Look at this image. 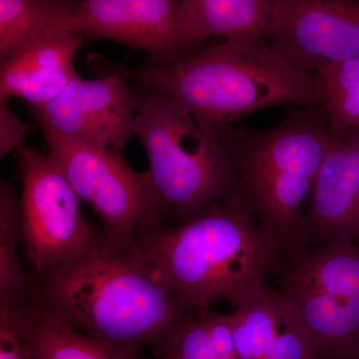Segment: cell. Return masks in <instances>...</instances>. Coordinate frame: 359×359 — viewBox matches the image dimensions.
Wrapping results in <instances>:
<instances>
[{"instance_id": "cb8c5ba5", "label": "cell", "mask_w": 359, "mask_h": 359, "mask_svg": "<svg viewBox=\"0 0 359 359\" xmlns=\"http://www.w3.org/2000/svg\"><path fill=\"white\" fill-rule=\"evenodd\" d=\"M219 359H240V358H238L237 355H233V356H229V358H219Z\"/></svg>"}, {"instance_id": "3957f363", "label": "cell", "mask_w": 359, "mask_h": 359, "mask_svg": "<svg viewBox=\"0 0 359 359\" xmlns=\"http://www.w3.org/2000/svg\"><path fill=\"white\" fill-rule=\"evenodd\" d=\"M120 71L125 79L174 99L216 135L257 111L316 104L313 77L264 36L226 39L173 65Z\"/></svg>"}, {"instance_id": "9a60e30c", "label": "cell", "mask_w": 359, "mask_h": 359, "mask_svg": "<svg viewBox=\"0 0 359 359\" xmlns=\"http://www.w3.org/2000/svg\"><path fill=\"white\" fill-rule=\"evenodd\" d=\"M16 320L34 359H145L139 347L114 346L84 334L28 301L16 309Z\"/></svg>"}, {"instance_id": "30bf717a", "label": "cell", "mask_w": 359, "mask_h": 359, "mask_svg": "<svg viewBox=\"0 0 359 359\" xmlns=\"http://www.w3.org/2000/svg\"><path fill=\"white\" fill-rule=\"evenodd\" d=\"M57 29L121 42L146 52L156 65H173L204 48L187 35L180 0H82Z\"/></svg>"}, {"instance_id": "603a6c76", "label": "cell", "mask_w": 359, "mask_h": 359, "mask_svg": "<svg viewBox=\"0 0 359 359\" xmlns=\"http://www.w3.org/2000/svg\"><path fill=\"white\" fill-rule=\"evenodd\" d=\"M346 359H359V346L358 348H356L351 355L347 356Z\"/></svg>"}, {"instance_id": "44dd1931", "label": "cell", "mask_w": 359, "mask_h": 359, "mask_svg": "<svg viewBox=\"0 0 359 359\" xmlns=\"http://www.w3.org/2000/svg\"><path fill=\"white\" fill-rule=\"evenodd\" d=\"M18 306L0 302V359H34L18 328Z\"/></svg>"}, {"instance_id": "7c38bea8", "label": "cell", "mask_w": 359, "mask_h": 359, "mask_svg": "<svg viewBox=\"0 0 359 359\" xmlns=\"http://www.w3.org/2000/svg\"><path fill=\"white\" fill-rule=\"evenodd\" d=\"M308 205L297 244H359V132L332 140Z\"/></svg>"}, {"instance_id": "8fae6325", "label": "cell", "mask_w": 359, "mask_h": 359, "mask_svg": "<svg viewBox=\"0 0 359 359\" xmlns=\"http://www.w3.org/2000/svg\"><path fill=\"white\" fill-rule=\"evenodd\" d=\"M139 101L140 92L119 70L97 79L78 76L51 102L30 110L39 129L123 153Z\"/></svg>"}, {"instance_id": "ba28073f", "label": "cell", "mask_w": 359, "mask_h": 359, "mask_svg": "<svg viewBox=\"0 0 359 359\" xmlns=\"http://www.w3.org/2000/svg\"><path fill=\"white\" fill-rule=\"evenodd\" d=\"M20 172L22 244L35 273L57 268L88 249L99 231L92 228L78 197L57 165L36 149L13 151Z\"/></svg>"}, {"instance_id": "d6986e66", "label": "cell", "mask_w": 359, "mask_h": 359, "mask_svg": "<svg viewBox=\"0 0 359 359\" xmlns=\"http://www.w3.org/2000/svg\"><path fill=\"white\" fill-rule=\"evenodd\" d=\"M22 243L20 195L13 183L0 185V302L22 304L29 297L30 273H26L18 255Z\"/></svg>"}, {"instance_id": "7a4b0ae2", "label": "cell", "mask_w": 359, "mask_h": 359, "mask_svg": "<svg viewBox=\"0 0 359 359\" xmlns=\"http://www.w3.org/2000/svg\"><path fill=\"white\" fill-rule=\"evenodd\" d=\"M132 249L153 278L187 308L204 311L218 301L236 309L268 290L283 248L257 224L235 195L181 226L156 229Z\"/></svg>"}, {"instance_id": "277c9868", "label": "cell", "mask_w": 359, "mask_h": 359, "mask_svg": "<svg viewBox=\"0 0 359 359\" xmlns=\"http://www.w3.org/2000/svg\"><path fill=\"white\" fill-rule=\"evenodd\" d=\"M236 176L233 195L283 250L297 244L306 205L332 145L320 104L290 109L271 128L226 127L218 134Z\"/></svg>"}, {"instance_id": "4fadbf2b", "label": "cell", "mask_w": 359, "mask_h": 359, "mask_svg": "<svg viewBox=\"0 0 359 359\" xmlns=\"http://www.w3.org/2000/svg\"><path fill=\"white\" fill-rule=\"evenodd\" d=\"M83 35L53 29L0 65V101L23 99L29 107L51 102L78 77L73 66Z\"/></svg>"}, {"instance_id": "7402d4cb", "label": "cell", "mask_w": 359, "mask_h": 359, "mask_svg": "<svg viewBox=\"0 0 359 359\" xmlns=\"http://www.w3.org/2000/svg\"><path fill=\"white\" fill-rule=\"evenodd\" d=\"M0 155L4 157L22 144V139L29 132V126L13 114L6 101H0Z\"/></svg>"}, {"instance_id": "2e32d148", "label": "cell", "mask_w": 359, "mask_h": 359, "mask_svg": "<svg viewBox=\"0 0 359 359\" xmlns=\"http://www.w3.org/2000/svg\"><path fill=\"white\" fill-rule=\"evenodd\" d=\"M189 39L204 47L210 37L263 36L273 0H180Z\"/></svg>"}, {"instance_id": "9c48e42d", "label": "cell", "mask_w": 359, "mask_h": 359, "mask_svg": "<svg viewBox=\"0 0 359 359\" xmlns=\"http://www.w3.org/2000/svg\"><path fill=\"white\" fill-rule=\"evenodd\" d=\"M263 36L313 77L325 66L359 57V0H273Z\"/></svg>"}, {"instance_id": "5bb4252c", "label": "cell", "mask_w": 359, "mask_h": 359, "mask_svg": "<svg viewBox=\"0 0 359 359\" xmlns=\"http://www.w3.org/2000/svg\"><path fill=\"white\" fill-rule=\"evenodd\" d=\"M240 359H318L301 323L276 290L229 314Z\"/></svg>"}, {"instance_id": "5b68a950", "label": "cell", "mask_w": 359, "mask_h": 359, "mask_svg": "<svg viewBox=\"0 0 359 359\" xmlns=\"http://www.w3.org/2000/svg\"><path fill=\"white\" fill-rule=\"evenodd\" d=\"M133 135L147 154L164 219L173 226L235 194V171L223 142L174 99L143 88Z\"/></svg>"}, {"instance_id": "6da1fadb", "label": "cell", "mask_w": 359, "mask_h": 359, "mask_svg": "<svg viewBox=\"0 0 359 359\" xmlns=\"http://www.w3.org/2000/svg\"><path fill=\"white\" fill-rule=\"evenodd\" d=\"M27 301L84 334L114 346L150 347L157 356L194 313L132 248L111 244L100 231L69 263L32 271Z\"/></svg>"}, {"instance_id": "e0dca14e", "label": "cell", "mask_w": 359, "mask_h": 359, "mask_svg": "<svg viewBox=\"0 0 359 359\" xmlns=\"http://www.w3.org/2000/svg\"><path fill=\"white\" fill-rule=\"evenodd\" d=\"M316 103L327 114L334 141L359 132V57L320 68L313 75Z\"/></svg>"}, {"instance_id": "8992f818", "label": "cell", "mask_w": 359, "mask_h": 359, "mask_svg": "<svg viewBox=\"0 0 359 359\" xmlns=\"http://www.w3.org/2000/svg\"><path fill=\"white\" fill-rule=\"evenodd\" d=\"M276 294L289 304L318 359H346L359 346V244L283 250Z\"/></svg>"}, {"instance_id": "52a82bcc", "label": "cell", "mask_w": 359, "mask_h": 359, "mask_svg": "<svg viewBox=\"0 0 359 359\" xmlns=\"http://www.w3.org/2000/svg\"><path fill=\"white\" fill-rule=\"evenodd\" d=\"M50 158L80 200L102 224L101 235L121 248L164 226L159 196L148 171L138 173L122 152L40 129Z\"/></svg>"}, {"instance_id": "ffe728a7", "label": "cell", "mask_w": 359, "mask_h": 359, "mask_svg": "<svg viewBox=\"0 0 359 359\" xmlns=\"http://www.w3.org/2000/svg\"><path fill=\"white\" fill-rule=\"evenodd\" d=\"M160 359H219L204 311H194L180 323L162 347Z\"/></svg>"}, {"instance_id": "ac0fdd59", "label": "cell", "mask_w": 359, "mask_h": 359, "mask_svg": "<svg viewBox=\"0 0 359 359\" xmlns=\"http://www.w3.org/2000/svg\"><path fill=\"white\" fill-rule=\"evenodd\" d=\"M79 0H0V62L57 29Z\"/></svg>"}]
</instances>
